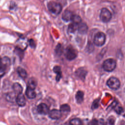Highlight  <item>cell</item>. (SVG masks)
I'll list each match as a JSON object with an SVG mask.
<instances>
[{
	"label": "cell",
	"instance_id": "cell-1",
	"mask_svg": "<svg viewBox=\"0 0 125 125\" xmlns=\"http://www.w3.org/2000/svg\"><path fill=\"white\" fill-rule=\"evenodd\" d=\"M47 7L48 10L52 13L58 15L62 10V6L59 2L50 1L47 4Z\"/></svg>",
	"mask_w": 125,
	"mask_h": 125
},
{
	"label": "cell",
	"instance_id": "cell-2",
	"mask_svg": "<svg viewBox=\"0 0 125 125\" xmlns=\"http://www.w3.org/2000/svg\"><path fill=\"white\" fill-rule=\"evenodd\" d=\"M116 67V62L113 59H108L105 60L103 63V69L107 72L113 71Z\"/></svg>",
	"mask_w": 125,
	"mask_h": 125
},
{
	"label": "cell",
	"instance_id": "cell-3",
	"mask_svg": "<svg viewBox=\"0 0 125 125\" xmlns=\"http://www.w3.org/2000/svg\"><path fill=\"white\" fill-rule=\"evenodd\" d=\"M105 39V35L103 32H99L95 35L93 42L96 45L98 46H101L104 44Z\"/></svg>",
	"mask_w": 125,
	"mask_h": 125
},
{
	"label": "cell",
	"instance_id": "cell-4",
	"mask_svg": "<svg viewBox=\"0 0 125 125\" xmlns=\"http://www.w3.org/2000/svg\"><path fill=\"white\" fill-rule=\"evenodd\" d=\"M64 54L66 58L68 60L71 61L76 58L77 56V51L73 47L69 45L66 47Z\"/></svg>",
	"mask_w": 125,
	"mask_h": 125
},
{
	"label": "cell",
	"instance_id": "cell-5",
	"mask_svg": "<svg viewBox=\"0 0 125 125\" xmlns=\"http://www.w3.org/2000/svg\"><path fill=\"white\" fill-rule=\"evenodd\" d=\"M107 86L113 90L118 89L120 86V82L119 80L114 77H110L106 82Z\"/></svg>",
	"mask_w": 125,
	"mask_h": 125
},
{
	"label": "cell",
	"instance_id": "cell-6",
	"mask_svg": "<svg viewBox=\"0 0 125 125\" xmlns=\"http://www.w3.org/2000/svg\"><path fill=\"white\" fill-rule=\"evenodd\" d=\"M100 17L103 22H108L112 18V14L107 8H103L101 11Z\"/></svg>",
	"mask_w": 125,
	"mask_h": 125
},
{
	"label": "cell",
	"instance_id": "cell-7",
	"mask_svg": "<svg viewBox=\"0 0 125 125\" xmlns=\"http://www.w3.org/2000/svg\"><path fill=\"white\" fill-rule=\"evenodd\" d=\"M38 112L42 115H46L49 113V108L48 106L44 103H41L37 106Z\"/></svg>",
	"mask_w": 125,
	"mask_h": 125
},
{
	"label": "cell",
	"instance_id": "cell-8",
	"mask_svg": "<svg viewBox=\"0 0 125 125\" xmlns=\"http://www.w3.org/2000/svg\"><path fill=\"white\" fill-rule=\"evenodd\" d=\"M49 117L53 120H57L60 119L62 116V112L58 109H52L49 111L48 113Z\"/></svg>",
	"mask_w": 125,
	"mask_h": 125
},
{
	"label": "cell",
	"instance_id": "cell-9",
	"mask_svg": "<svg viewBox=\"0 0 125 125\" xmlns=\"http://www.w3.org/2000/svg\"><path fill=\"white\" fill-rule=\"evenodd\" d=\"M16 101L17 104L20 106H23L26 104V100L25 97L22 93L18 95Z\"/></svg>",
	"mask_w": 125,
	"mask_h": 125
},
{
	"label": "cell",
	"instance_id": "cell-10",
	"mask_svg": "<svg viewBox=\"0 0 125 125\" xmlns=\"http://www.w3.org/2000/svg\"><path fill=\"white\" fill-rule=\"evenodd\" d=\"M73 15L74 14L72 13L71 11L68 10H66L63 12L62 14V18L64 21H71Z\"/></svg>",
	"mask_w": 125,
	"mask_h": 125
},
{
	"label": "cell",
	"instance_id": "cell-11",
	"mask_svg": "<svg viewBox=\"0 0 125 125\" xmlns=\"http://www.w3.org/2000/svg\"><path fill=\"white\" fill-rule=\"evenodd\" d=\"M88 27L85 23H80L78 24V31L81 34H85L87 33Z\"/></svg>",
	"mask_w": 125,
	"mask_h": 125
},
{
	"label": "cell",
	"instance_id": "cell-12",
	"mask_svg": "<svg viewBox=\"0 0 125 125\" xmlns=\"http://www.w3.org/2000/svg\"><path fill=\"white\" fill-rule=\"evenodd\" d=\"M25 93L26 96L29 99H34L36 97V93L34 91V89L29 87H27Z\"/></svg>",
	"mask_w": 125,
	"mask_h": 125
},
{
	"label": "cell",
	"instance_id": "cell-13",
	"mask_svg": "<svg viewBox=\"0 0 125 125\" xmlns=\"http://www.w3.org/2000/svg\"><path fill=\"white\" fill-rule=\"evenodd\" d=\"M87 74L86 71L83 68H79L76 71V75L81 79H84Z\"/></svg>",
	"mask_w": 125,
	"mask_h": 125
},
{
	"label": "cell",
	"instance_id": "cell-14",
	"mask_svg": "<svg viewBox=\"0 0 125 125\" xmlns=\"http://www.w3.org/2000/svg\"><path fill=\"white\" fill-rule=\"evenodd\" d=\"M13 89L14 92L16 94H17L18 95L20 94L21 93H22V87L21 85L18 83H15L13 84Z\"/></svg>",
	"mask_w": 125,
	"mask_h": 125
},
{
	"label": "cell",
	"instance_id": "cell-15",
	"mask_svg": "<svg viewBox=\"0 0 125 125\" xmlns=\"http://www.w3.org/2000/svg\"><path fill=\"white\" fill-rule=\"evenodd\" d=\"M54 72L57 74V76L56 77V80L57 82L59 81L62 77V72L61 67L59 66H55L53 68Z\"/></svg>",
	"mask_w": 125,
	"mask_h": 125
},
{
	"label": "cell",
	"instance_id": "cell-16",
	"mask_svg": "<svg viewBox=\"0 0 125 125\" xmlns=\"http://www.w3.org/2000/svg\"><path fill=\"white\" fill-rule=\"evenodd\" d=\"M83 93L82 91H78L77 92L75 96L76 100L77 101V102L79 104H81L83 102Z\"/></svg>",
	"mask_w": 125,
	"mask_h": 125
},
{
	"label": "cell",
	"instance_id": "cell-17",
	"mask_svg": "<svg viewBox=\"0 0 125 125\" xmlns=\"http://www.w3.org/2000/svg\"><path fill=\"white\" fill-rule=\"evenodd\" d=\"M37 85V80L34 78H31L28 82V87L35 89Z\"/></svg>",
	"mask_w": 125,
	"mask_h": 125
},
{
	"label": "cell",
	"instance_id": "cell-18",
	"mask_svg": "<svg viewBox=\"0 0 125 125\" xmlns=\"http://www.w3.org/2000/svg\"><path fill=\"white\" fill-rule=\"evenodd\" d=\"M17 72H18V73L19 75V76L23 79L26 78L27 76V74L26 70L21 67H18Z\"/></svg>",
	"mask_w": 125,
	"mask_h": 125
},
{
	"label": "cell",
	"instance_id": "cell-19",
	"mask_svg": "<svg viewBox=\"0 0 125 125\" xmlns=\"http://www.w3.org/2000/svg\"><path fill=\"white\" fill-rule=\"evenodd\" d=\"M16 93L15 92H10L6 95V100L10 102H14L16 100Z\"/></svg>",
	"mask_w": 125,
	"mask_h": 125
},
{
	"label": "cell",
	"instance_id": "cell-20",
	"mask_svg": "<svg viewBox=\"0 0 125 125\" xmlns=\"http://www.w3.org/2000/svg\"><path fill=\"white\" fill-rule=\"evenodd\" d=\"M78 24L72 22L70 23L68 27V31L69 33H74L77 30H78Z\"/></svg>",
	"mask_w": 125,
	"mask_h": 125
},
{
	"label": "cell",
	"instance_id": "cell-21",
	"mask_svg": "<svg viewBox=\"0 0 125 125\" xmlns=\"http://www.w3.org/2000/svg\"><path fill=\"white\" fill-rule=\"evenodd\" d=\"M8 65L2 62L0 63V78L2 77L6 72V70Z\"/></svg>",
	"mask_w": 125,
	"mask_h": 125
},
{
	"label": "cell",
	"instance_id": "cell-22",
	"mask_svg": "<svg viewBox=\"0 0 125 125\" xmlns=\"http://www.w3.org/2000/svg\"><path fill=\"white\" fill-rule=\"evenodd\" d=\"M71 21H72V22L76 23L77 24H79L81 22L82 19H81V18L79 16L77 15H74L73 16Z\"/></svg>",
	"mask_w": 125,
	"mask_h": 125
},
{
	"label": "cell",
	"instance_id": "cell-23",
	"mask_svg": "<svg viewBox=\"0 0 125 125\" xmlns=\"http://www.w3.org/2000/svg\"><path fill=\"white\" fill-rule=\"evenodd\" d=\"M55 51L56 54L58 55H61L63 51V49L62 45L61 44H58L56 47Z\"/></svg>",
	"mask_w": 125,
	"mask_h": 125
},
{
	"label": "cell",
	"instance_id": "cell-24",
	"mask_svg": "<svg viewBox=\"0 0 125 125\" xmlns=\"http://www.w3.org/2000/svg\"><path fill=\"white\" fill-rule=\"evenodd\" d=\"M60 110L61 112H68L70 111V107L68 104H63L60 106Z\"/></svg>",
	"mask_w": 125,
	"mask_h": 125
},
{
	"label": "cell",
	"instance_id": "cell-25",
	"mask_svg": "<svg viewBox=\"0 0 125 125\" xmlns=\"http://www.w3.org/2000/svg\"><path fill=\"white\" fill-rule=\"evenodd\" d=\"M70 125H81L82 122L80 119L78 118H74L70 121Z\"/></svg>",
	"mask_w": 125,
	"mask_h": 125
},
{
	"label": "cell",
	"instance_id": "cell-26",
	"mask_svg": "<svg viewBox=\"0 0 125 125\" xmlns=\"http://www.w3.org/2000/svg\"><path fill=\"white\" fill-rule=\"evenodd\" d=\"M94 125H105V122L103 119H99L98 120L97 119H94L93 121Z\"/></svg>",
	"mask_w": 125,
	"mask_h": 125
},
{
	"label": "cell",
	"instance_id": "cell-27",
	"mask_svg": "<svg viewBox=\"0 0 125 125\" xmlns=\"http://www.w3.org/2000/svg\"><path fill=\"white\" fill-rule=\"evenodd\" d=\"M105 125H115V120L113 118H109L105 122Z\"/></svg>",
	"mask_w": 125,
	"mask_h": 125
},
{
	"label": "cell",
	"instance_id": "cell-28",
	"mask_svg": "<svg viewBox=\"0 0 125 125\" xmlns=\"http://www.w3.org/2000/svg\"><path fill=\"white\" fill-rule=\"evenodd\" d=\"M15 52L20 57H22L23 56V51L20 48L17 47L15 49Z\"/></svg>",
	"mask_w": 125,
	"mask_h": 125
},
{
	"label": "cell",
	"instance_id": "cell-29",
	"mask_svg": "<svg viewBox=\"0 0 125 125\" xmlns=\"http://www.w3.org/2000/svg\"><path fill=\"white\" fill-rule=\"evenodd\" d=\"M115 110L116 111V112L118 113V114H121L123 111V108L120 106H116L115 108Z\"/></svg>",
	"mask_w": 125,
	"mask_h": 125
},
{
	"label": "cell",
	"instance_id": "cell-30",
	"mask_svg": "<svg viewBox=\"0 0 125 125\" xmlns=\"http://www.w3.org/2000/svg\"><path fill=\"white\" fill-rule=\"evenodd\" d=\"M29 43L31 47H34L36 45L35 41L33 39H30L29 40Z\"/></svg>",
	"mask_w": 125,
	"mask_h": 125
},
{
	"label": "cell",
	"instance_id": "cell-31",
	"mask_svg": "<svg viewBox=\"0 0 125 125\" xmlns=\"http://www.w3.org/2000/svg\"><path fill=\"white\" fill-rule=\"evenodd\" d=\"M98 101H94V102H93V105H92V106H93V107H94V108H97V107H98Z\"/></svg>",
	"mask_w": 125,
	"mask_h": 125
},
{
	"label": "cell",
	"instance_id": "cell-32",
	"mask_svg": "<svg viewBox=\"0 0 125 125\" xmlns=\"http://www.w3.org/2000/svg\"><path fill=\"white\" fill-rule=\"evenodd\" d=\"M88 125H94V124H93V121H91L90 123H89Z\"/></svg>",
	"mask_w": 125,
	"mask_h": 125
},
{
	"label": "cell",
	"instance_id": "cell-33",
	"mask_svg": "<svg viewBox=\"0 0 125 125\" xmlns=\"http://www.w3.org/2000/svg\"><path fill=\"white\" fill-rule=\"evenodd\" d=\"M121 125H125V123H123V124H121Z\"/></svg>",
	"mask_w": 125,
	"mask_h": 125
},
{
	"label": "cell",
	"instance_id": "cell-34",
	"mask_svg": "<svg viewBox=\"0 0 125 125\" xmlns=\"http://www.w3.org/2000/svg\"><path fill=\"white\" fill-rule=\"evenodd\" d=\"M1 58L0 57V62H1Z\"/></svg>",
	"mask_w": 125,
	"mask_h": 125
},
{
	"label": "cell",
	"instance_id": "cell-35",
	"mask_svg": "<svg viewBox=\"0 0 125 125\" xmlns=\"http://www.w3.org/2000/svg\"></svg>",
	"mask_w": 125,
	"mask_h": 125
}]
</instances>
